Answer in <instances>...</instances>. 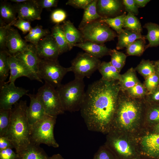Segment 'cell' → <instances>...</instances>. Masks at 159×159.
Masks as SVG:
<instances>
[{"mask_svg": "<svg viewBox=\"0 0 159 159\" xmlns=\"http://www.w3.org/2000/svg\"><path fill=\"white\" fill-rule=\"evenodd\" d=\"M120 91L118 81L101 78L88 85L80 110L89 130L109 132Z\"/></svg>", "mask_w": 159, "mask_h": 159, "instance_id": "1", "label": "cell"}, {"mask_svg": "<svg viewBox=\"0 0 159 159\" xmlns=\"http://www.w3.org/2000/svg\"><path fill=\"white\" fill-rule=\"evenodd\" d=\"M146 106L144 99L133 98L120 91L110 131L135 137L144 129Z\"/></svg>", "mask_w": 159, "mask_h": 159, "instance_id": "2", "label": "cell"}, {"mask_svg": "<svg viewBox=\"0 0 159 159\" xmlns=\"http://www.w3.org/2000/svg\"><path fill=\"white\" fill-rule=\"evenodd\" d=\"M26 100H20L11 109L9 129L4 136L14 145L18 154L25 149L31 143L30 127L26 114Z\"/></svg>", "mask_w": 159, "mask_h": 159, "instance_id": "3", "label": "cell"}, {"mask_svg": "<svg viewBox=\"0 0 159 159\" xmlns=\"http://www.w3.org/2000/svg\"><path fill=\"white\" fill-rule=\"evenodd\" d=\"M118 159H141L135 138L125 133L110 131L105 143Z\"/></svg>", "mask_w": 159, "mask_h": 159, "instance_id": "4", "label": "cell"}, {"mask_svg": "<svg viewBox=\"0 0 159 159\" xmlns=\"http://www.w3.org/2000/svg\"><path fill=\"white\" fill-rule=\"evenodd\" d=\"M83 80L75 79L56 88L65 111L73 112L80 110L85 91Z\"/></svg>", "mask_w": 159, "mask_h": 159, "instance_id": "5", "label": "cell"}, {"mask_svg": "<svg viewBox=\"0 0 159 159\" xmlns=\"http://www.w3.org/2000/svg\"><path fill=\"white\" fill-rule=\"evenodd\" d=\"M57 117L46 114L34 124L30 128L31 142L39 145L43 144L54 148L59 147L54 134Z\"/></svg>", "mask_w": 159, "mask_h": 159, "instance_id": "6", "label": "cell"}, {"mask_svg": "<svg viewBox=\"0 0 159 159\" xmlns=\"http://www.w3.org/2000/svg\"><path fill=\"white\" fill-rule=\"evenodd\" d=\"M79 30L84 42L89 41L100 44L114 40L117 36L116 32L108 25L99 20L91 22Z\"/></svg>", "mask_w": 159, "mask_h": 159, "instance_id": "7", "label": "cell"}, {"mask_svg": "<svg viewBox=\"0 0 159 159\" xmlns=\"http://www.w3.org/2000/svg\"><path fill=\"white\" fill-rule=\"evenodd\" d=\"M71 72L70 67L62 66L57 60L40 59L38 75L45 82L57 88L62 84V81L66 74Z\"/></svg>", "mask_w": 159, "mask_h": 159, "instance_id": "8", "label": "cell"}, {"mask_svg": "<svg viewBox=\"0 0 159 159\" xmlns=\"http://www.w3.org/2000/svg\"><path fill=\"white\" fill-rule=\"evenodd\" d=\"M134 138L141 159H159V133L144 128Z\"/></svg>", "mask_w": 159, "mask_h": 159, "instance_id": "9", "label": "cell"}, {"mask_svg": "<svg viewBox=\"0 0 159 159\" xmlns=\"http://www.w3.org/2000/svg\"><path fill=\"white\" fill-rule=\"evenodd\" d=\"M36 95L47 114L57 116L64 113L59 93L50 84L45 82L38 89Z\"/></svg>", "mask_w": 159, "mask_h": 159, "instance_id": "10", "label": "cell"}, {"mask_svg": "<svg viewBox=\"0 0 159 159\" xmlns=\"http://www.w3.org/2000/svg\"><path fill=\"white\" fill-rule=\"evenodd\" d=\"M101 62L99 59L89 54L81 53L72 61L70 67L75 79L83 80L85 77L89 78L98 69Z\"/></svg>", "mask_w": 159, "mask_h": 159, "instance_id": "11", "label": "cell"}, {"mask_svg": "<svg viewBox=\"0 0 159 159\" xmlns=\"http://www.w3.org/2000/svg\"><path fill=\"white\" fill-rule=\"evenodd\" d=\"M0 109H11L12 105L22 96L27 95L29 90L15 86L14 83L4 82L0 84Z\"/></svg>", "mask_w": 159, "mask_h": 159, "instance_id": "12", "label": "cell"}, {"mask_svg": "<svg viewBox=\"0 0 159 159\" xmlns=\"http://www.w3.org/2000/svg\"><path fill=\"white\" fill-rule=\"evenodd\" d=\"M8 60L10 75L9 80L6 83H14L17 78L22 77L43 83L42 80L35 74L24 62L9 53Z\"/></svg>", "mask_w": 159, "mask_h": 159, "instance_id": "13", "label": "cell"}, {"mask_svg": "<svg viewBox=\"0 0 159 159\" xmlns=\"http://www.w3.org/2000/svg\"><path fill=\"white\" fill-rule=\"evenodd\" d=\"M37 55L40 59L57 60L60 55L59 47L51 34L42 39L36 46Z\"/></svg>", "mask_w": 159, "mask_h": 159, "instance_id": "14", "label": "cell"}, {"mask_svg": "<svg viewBox=\"0 0 159 159\" xmlns=\"http://www.w3.org/2000/svg\"><path fill=\"white\" fill-rule=\"evenodd\" d=\"M14 6L18 18L29 21L41 19L42 9L38 5L36 0H27L23 3L16 4Z\"/></svg>", "mask_w": 159, "mask_h": 159, "instance_id": "15", "label": "cell"}, {"mask_svg": "<svg viewBox=\"0 0 159 159\" xmlns=\"http://www.w3.org/2000/svg\"><path fill=\"white\" fill-rule=\"evenodd\" d=\"M13 56L24 62L35 74L39 77L38 74L40 59L37 55L35 46L31 44H28L24 50Z\"/></svg>", "mask_w": 159, "mask_h": 159, "instance_id": "16", "label": "cell"}, {"mask_svg": "<svg viewBox=\"0 0 159 159\" xmlns=\"http://www.w3.org/2000/svg\"><path fill=\"white\" fill-rule=\"evenodd\" d=\"M30 103L26 110V114L30 128L47 114L36 94H27Z\"/></svg>", "mask_w": 159, "mask_h": 159, "instance_id": "17", "label": "cell"}, {"mask_svg": "<svg viewBox=\"0 0 159 159\" xmlns=\"http://www.w3.org/2000/svg\"><path fill=\"white\" fill-rule=\"evenodd\" d=\"M28 45L26 42L21 38L17 30L11 27L9 28L6 47L10 54L13 55L20 52L25 49Z\"/></svg>", "mask_w": 159, "mask_h": 159, "instance_id": "18", "label": "cell"}, {"mask_svg": "<svg viewBox=\"0 0 159 159\" xmlns=\"http://www.w3.org/2000/svg\"><path fill=\"white\" fill-rule=\"evenodd\" d=\"M122 4V1L119 0H97V11L102 17H110L121 10Z\"/></svg>", "mask_w": 159, "mask_h": 159, "instance_id": "19", "label": "cell"}, {"mask_svg": "<svg viewBox=\"0 0 159 159\" xmlns=\"http://www.w3.org/2000/svg\"><path fill=\"white\" fill-rule=\"evenodd\" d=\"M74 46L80 48L98 59L110 55L112 49L103 44H100L89 41H85L75 44Z\"/></svg>", "mask_w": 159, "mask_h": 159, "instance_id": "20", "label": "cell"}, {"mask_svg": "<svg viewBox=\"0 0 159 159\" xmlns=\"http://www.w3.org/2000/svg\"><path fill=\"white\" fill-rule=\"evenodd\" d=\"M61 25L65 38L71 50L77 43L84 42L82 35L70 20L64 21Z\"/></svg>", "mask_w": 159, "mask_h": 159, "instance_id": "21", "label": "cell"}, {"mask_svg": "<svg viewBox=\"0 0 159 159\" xmlns=\"http://www.w3.org/2000/svg\"><path fill=\"white\" fill-rule=\"evenodd\" d=\"M17 155L16 159H49L50 158L39 145L32 142L25 149Z\"/></svg>", "mask_w": 159, "mask_h": 159, "instance_id": "22", "label": "cell"}, {"mask_svg": "<svg viewBox=\"0 0 159 159\" xmlns=\"http://www.w3.org/2000/svg\"><path fill=\"white\" fill-rule=\"evenodd\" d=\"M118 36L116 49L117 50L127 48L137 39H145L140 33H138L127 29H123Z\"/></svg>", "mask_w": 159, "mask_h": 159, "instance_id": "23", "label": "cell"}, {"mask_svg": "<svg viewBox=\"0 0 159 159\" xmlns=\"http://www.w3.org/2000/svg\"><path fill=\"white\" fill-rule=\"evenodd\" d=\"M159 123V104L146 102L144 128L149 129Z\"/></svg>", "mask_w": 159, "mask_h": 159, "instance_id": "24", "label": "cell"}, {"mask_svg": "<svg viewBox=\"0 0 159 159\" xmlns=\"http://www.w3.org/2000/svg\"><path fill=\"white\" fill-rule=\"evenodd\" d=\"M97 1L93 0L84 9L82 19L79 26V29L102 17L98 13L97 11Z\"/></svg>", "mask_w": 159, "mask_h": 159, "instance_id": "25", "label": "cell"}, {"mask_svg": "<svg viewBox=\"0 0 159 159\" xmlns=\"http://www.w3.org/2000/svg\"><path fill=\"white\" fill-rule=\"evenodd\" d=\"M97 70L102 75L101 78L103 80L112 82L119 81L120 78V72L110 62H101Z\"/></svg>", "mask_w": 159, "mask_h": 159, "instance_id": "26", "label": "cell"}, {"mask_svg": "<svg viewBox=\"0 0 159 159\" xmlns=\"http://www.w3.org/2000/svg\"><path fill=\"white\" fill-rule=\"evenodd\" d=\"M51 34L58 46L60 54L71 50L61 25L57 24L54 26L52 28Z\"/></svg>", "mask_w": 159, "mask_h": 159, "instance_id": "27", "label": "cell"}, {"mask_svg": "<svg viewBox=\"0 0 159 159\" xmlns=\"http://www.w3.org/2000/svg\"><path fill=\"white\" fill-rule=\"evenodd\" d=\"M136 72L135 68L132 67L124 73L121 74L120 78L118 81L120 91H124L140 82L137 77Z\"/></svg>", "mask_w": 159, "mask_h": 159, "instance_id": "28", "label": "cell"}, {"mask_svg": "<svg viewBox=\"0 0 159 159\" xmlns=\"http://www.w3.org/2000/svg\"><path fill=\"white\" fill-rule=\"evenodd\" d=\"M147 29L148 33L145 38L149 42L146 48L159 45V25L152 22L146 23L143 26Z\"/></svg>", "mask_w": 159, "mask_h": 159, "instance_id": "29", "label": "cell"}, {"mask_svg": "<svg viewBox=\"0 0 159 159\" xmlns=\"http://www.w3.org/2000/svg\"><path fill=\"white\" fill-rule=\"evenodd\" d=\"M50 33L48 30L44 29L41 26L37 25L32 27L24 38L26 42L36 46L42 39L49 34Z\"/></svg>", "mask_w": 159, "mask_h": 159, "instance_id": "30", "label": "cell"}, {"mask_svg": "<svg viewBox=\"0 0 159 159\" xmlns=\"http://www.w3.org/2000/svg\"><path fill=\"white\" fill-rule=\"evenodd\" d=\"M17 12L14 6L6 2L1 3L0 15L1 19L4 21L9 24L16 21Z\"/></svg>", "mask_w": 159, "mask_h": 159, "instance_id": "31", "label": "cell"}, {"mask_svg": "<svg viewBox=\"0 0 159 159\" xmlns=\"http://www.w3.org/2000/svg\"><path fill=\"white\" fill-rule=\"evenodd\" d=\"M126 15L125 14H123L114 18L102 17L99 20L107 24L119 34L123 29L122 28Z\"/></svg>", "mask_w": 159, "mask_h": 159, "instance_id": "32", "label": "cell"}, {"mask_svg": "<svg viewBox=\"0 0 159 159\" xmlns=\"http://www.w3.org/2000/svg\"><path fill=\"white\" fill-rule=\"evenodd\" d=\"M9 53L7 51L1 50L0 52V84L5 82L10 71L8 62Z\"/></svg>", "mask_w": 159, "mask_h": 159, "instance_id": "33", "label": "cell"}, {"mask_svg": "<svg viewBox=\"0 0 159 159\" xmlns=\"http://www.w3.org/2000/svg\"><path fill=\"white\" fill-rule=\"evenodd\" d=\"M123 28L141 33L142 28L139 20L133 14L128 13L124 21Z\"/></svg>", "mask_w": 159, "mask_h": 159, "instance_id": "34", "label": "cell"}, {"mask_svg": "<svg viewBox=\"0 0 159 159\" xmlns=\"http://www.w3.org/2000/svg\"><path fill=\"white\" fill-rule=\"evenodd\" d=\"M145 79L155 72L153 61L143 59L135 68Z\"/></svg>", "mask_w": 159, "mask_h": 159, "instance_id": "35", "label": "cell"}, {"mask_svg": "<svg viewBox=\"0 0 159 159\" xmlns=\"http://www.w3.org/2000/svg\"><path fill=\"white\" fill-rule=\"evenodd\" d=\"M122 92L131 97L139 99H145L148 93L143 83L140 82L133 87Z\"/></svg>", "mask_w": 159, "mask_h": 159, "instance_id": "36", "label": "cell"}, {"mask_svg": "<svg viewBox=\"0 0 159 159\" xmlns=\"http://www.w3.org/2000/svg\"><path fill=\"white\" fill-rule=\"evenodd\" d=\"M110 55L111 64L120 72L125 64L127 56L124 53L115 49H112Z\"/></svg>", "mask_w": 159, "mask_h": 159, "instance_id": "37", "label": "cell"}, {"mask_svg": "<svg viewBox=\"0 0 159 159\" xmlns=\"http://www.w3.org/2000/svg\"><path fill=\"white\" fill-rule=\"evenodd\" d=\"M145 39H137L126 48L129 55L141 56L146 49Z\"/></svg>", "mask_w": 159, "mask_h": 159, "instance_id": "38", "label": "cell"}, {"mask_svg": "<svg viewBox=\"0 0 159 159\" xmlns=\"http://www.w3.org/2000/svg\"><path fill=\"white\" fill-rule=\"evenodd\" d=\"M11 109H0V137L4 136L9 129Z\"/></svg>", "mask_w": 159, "mask_h": 159, "instance_id": "39", "label": "cell"}, {"mask_svg": "<svg viewBox=\"0 0 159 159\" xmlns=\"http://www.w3.org/2000/svg\"><path fill=\"white\" fill-rule=\"evenodd\" d=\"M93 159H118L114 152L106 145L101 146L95 154Z\"/></svg>", "mask_w": 159, "mask_h": 159, "instance_id": "40", "label": "cell"}, {"mask_svg": "<svg viewBox=\"0 0 159 159\" xmlns=\"http://www.w3.org/2000/svg\"><path fill=\"white\" fill-rule=\"evenodd\" d=\"M143 84L148 93H150L159 86V76L155 72L145 79Z\"/></svg>", "mask_w": 159, "mask_h": 159, "instance_id": "41", "label": "cell"}, {"mask_svg": "<svg viewBox=\"0 0 159 159\" xmlns=\"http://www.w3.org/2000/svg\"><path fill=\"white\" fill-rule=\"evenodd\" d=\"M16 21L7 24L4 22H0V47L3 50H4L6 47L9 29L12 25H14Z\"/></svg>", "mask_w": 159, "mask_h": 159, "instance_id": "42", "label": "cell"}, {"mask_svg": "<svg viewBox=\"0 0 159 159\" xmlns=\"http://www.w3.org/2000/svg\"><path fill=\"white\" fill-rule=\"evenodd\" d=\"M67 16L65 11L62 9H57L53 11L51 15L52 21L56 24L64 22Z\"/></svg>", "mask_w": 159, "mask_h": 159, "instance_id": "43", "label": "cell"}, {"mask_svg": "<svg viewBox=\"0 0 159 159\" xmlns=\"http://www.w3.org/2000/svg\"><path fill=\"white\" fill-rule=\"evenodd\" d=\"M14 25L21 30L24 34L29 32L32 28L29 21L20 18H18Z\"/></svg>", "mask_w": 159, "mask_h": 159, "instance_id": "44", "label": "cell"}, {"mask_svg": "<svg viewBox=\"0 0 159 159\" xmlns=\"http://www.w3.org/2000/svg\"><path fill=\"white\" fill-rule=\"evenodd\" d=\"M122 3L126 11L128 13L135 15L138 14V7L135 4L134 0H123L122 1Z\"/></svg>", "mask_w": 159, "mask_h": 159, "instance_id": "45", "label": "cell"}, {"mask_svg": "<svg viewBox=\"0 0 159 159\" xmlns=\"http://www.w3.org/2000/svg\"><path fill=\"white\" fill-rule=\"evenodd\" d=\"M93 0H69L66 4L72 6L75 8L84 9Z\"/></svg>", "mask_w": 159, "mask_h": 159, "instance_id": "46", "label": "cell"}, {"mask_svg": "<svg viewBox=\"0 0 159 159\" xmlns=\"http://www.w3.org/2000/svg\"><path fill=\"white\" fill-rule=\"evenodd\" d=\"M144 99L147 103L159 104V86L153 92L148 93Z\"/></svg>", "mask_w": 159, "mask_h": 159, "instance_id": "47", "label": "cell"}, {"mask_svg": "<svg viewBox=\"0 0 159 159\" xmlns=\"http://www.w3.org/2000/svg\"><path fill=\"white\" fill-rule=\"evenodd\" d=\"M18 155L11 148L0 150V159H16Z\"/></svg>", "mask_w": 159, "mask_h": 159, "instance_id": "48", "label": "cell"}, {"mask_svg": "<svg viewBox=\"0 0 159 159\" xmlns=\"http://www.w3.org/2000/svg\"><path fill=\"white\" fill-rule=\"evenodd\" d=\"M36 1L38 5L42 9L56 7L58 2L57 0H36Z\"/></svg>", "mask_w": 159, "mask_h": 159, "instance_id": "49", "label": "cell"}, {"mask_svg": "<svg viewBox=\"0 0 159 159\" xmlns=\"http://www.w3.org/2000/svg\"><path fill=\"white\" fill-rule=\"evenodd\" d=\"M8 148H14L11 142L4 136L0 137V150Z\"/></svg>", "mask_w": 159, "mask_h": 159, "instance_id": "50", "label": "cell"}, {"mask_svg": "<svg viewBox=\"0 0 159 159\" xmlns=\"http://www.w3.org/2000/svg\"><path fill=\"white\" fill-rule=\"evenodd\" d=\"M135 3L138 7H143L150 1V0H134Z\"/></svg>", "mask_w": 159, "mask_h": 159, "instance_id": "51", "label": "cell"}, {"mask_svg": "<svg viewBox=\"0 0 159 159\" xmlns=\"http://www.w3.org/2000/svg\"><path fill=\"white\" fill-rule=\"evenodd\" d=\"M146 129L152 132L159 133V123L149 129Z\"/></svg>", "mask_w": 159, "mask_h": 159, "instance_id": "52", "label": "cell"}, {"mask_svg": "<svg viewBox=\"0 0 159 159\" xmlns=\"http://www.w3.org/2000/svg\"><path fill=\"white\" fill-rule=\"evenodd\" d=\"M155 65V72L159 76V59L153 61Z\"/></svg>", "mask_w": 159, "mask_h": 159, "instance_id": "53", "label": "cell"}, {"mask_svg": "<svg viewBox=\"0 0 159 159\" xmlns=\"http://www.w3.org/2000/svg\"><path fill=\"white\" fill-rule=\"evenodd\" d=\"M49 159H64L62 156L59 154H57L53 155L50 157Z\"/></svg>", "mask_w": 159, "mask_h": 159, "instance_id": "54", "label": "cell"}, {"mask_svg": "<svg viewBox=\"0 0 159 159\" xmlns=\"http://www.w3.org/2000/svg\"><path fill=\"white\" fill-rule=\"evenodd\" d=\"M27 0H11L10 1L16 3V4H18L24 2Z\"/></svg>", "mask_w": 159, "mask_h": 159, "instance_id": "55", "label": "cell"}]
</instances>
